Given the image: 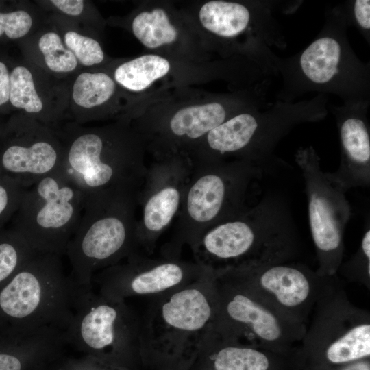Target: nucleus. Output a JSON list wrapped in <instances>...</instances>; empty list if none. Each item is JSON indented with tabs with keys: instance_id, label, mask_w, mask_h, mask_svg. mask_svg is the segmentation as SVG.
Segmentation results:
<instances>
[{
	"instance_id": "obj_36",
	"label": "nucleus",
	"mask_w": 370,
	"mask_h": 370,
	"mask_svg": "<svg viewBox=\"0 0 370 370\" xmlns=\"http://www.w3.org/2000/svg\"><path fill=\"white\" fill-rule=\"evenodd\" d=\"M10 75L6 65L0 62V106L10 99Z\"/></svg>"
},
{
	"instance_id": "obj_16",
	"label": "nucleus",
	"mask_w": 370,
	"mask_h": 370,
	"mask_svg": "<svg viewBox=\"0 0 370 370\" xmlns=\"http://www.w3.org/2000/svg\"><path fill=\"white\" fill-rule=\"evenodd\" d=\"M210 270L195 261L164 256L151 258L136 251L96 273L92 284L97 286L99 293L112 299H152L192 283Z\"/></svg>"
},
{
	"instance_id": "obj_19",
	"label": "nucleus",
	"mask_w": 370,
	"mask_h": 370,
	"mask_svg": "<svg viewBox=\"0 0 370 370\" xmlns=\"http://www.w3.org/2000/svg\"><path fill=\"white\" fill-rule=\"evenodd\" d=\"M14 130L0 147L1 174L25 188L63 170L64 149L58 134L30 118Z\"/></svg>"
},
{
	"instance_id": "obj_23",
	"label": "nucleus",
	"mask_w": 370,
	"mask_h": 370,
	"mask_svg": "<svg viewBox=\"0 0 370 370\" xmlns=\"http://www.w3.org/2000/svg\"><path fill=\"white\" fill-rule=\"evenodd\" d=\"M131 29L147 49L171 48L180 42L182 30L169 9L153 6L143 9L133 18Z\"/></svg>"
},
{
	"instance_id": "obj_26",
	"label": "nucleus",
	"mask_w": 370,
	"mask_h": 370,
	"mask_svg": "<svg viewBox=\"0 0 370 370\" xmlns=\"http://www.w3.org/2000/svg\"><path fill=\"white\" fill-rule=\"evenodd\" d=\"M36 253L13 229L0 230V284L8 282Z\"/></svg>"
},
{
	"instance_id": "obj_34",
	"label": "nucleus",
	"mask_w": 370,
	"mask_h": 370,
	"mask_svg": "<svg viewBox=\"0 0 370 370\" xmlns=\"http://www.w3.org/2000/svg\"><path fill=\"white\" fill-rule=\"evenodd\" d=\"M44 370H125L99 362L91 358L62 356L47 366Z\"/></svg>"
},
{
	"instance_id": "obj_3",
	"label": "nucleus",
	"mask_w": 370,
	"mask_h": 370,
	"mask_svg": "<svg viewBox=\"0 0 370 370\" xmlns=\"http://www.w3.org/2000/svg\"><path fill=\"white\" fill-rule=\"evenodd\" d=\"M58 136L64 149L62 171L84 194L138 195L147 166L145 143L136 127L70 126Z\"/></svg>"
},
{
	"instance_id": "obj_7",
	"label": "nucleus",
	"mask_w": 370,
	"mask_h": 370,
	"mask_svg": "<svg viewBox=\"0 0 370 370\" xmlns=\"http://www.w3.org/2000/svg\"><path fill=\"white\" fill-rule=\"evenodd\" d=\"M191 170L174 231L162 255L180 258L206 230L232 218L247 207L245 197L259 167L245 161L190 162Z\"/></svg>"
},
{
	"instance_id": "obj_10",
	"label": "nucleus",
	"mask_w": 370,
	"mask_h": 370,
	"mask_svg": "<svg viewBox=\"0 0 370 370\" xmlns=\"http://www.w3.org/2000/svg\"><path fill=\"white\" fill-rule=\"evenodd\" d=\"M269 85L266 79L244 90L214 96L209 101L150 118L136 128L156 158H188L209 132L232 116L245 110L268 107Z\"/></svg>"
},
{
	"instance_id": "obj_17",
	"label": "nucleus",
	"mask_w": 370,
	"mask_h": 370,
	"mask_svg": "<svg viewBox=\"0 0 370 370\" xmlns=\"http://www.w3.org/2000/svg\"><path fill=\"white\" fill-rule=\"evenodd\" d=\"M188 158L174 156L156 158L147 167L137 195L136 242L138 251L151 256L157 242L177 217L190 176Z\"/></svg>"
},
{
	"instance_id": "obj_14",
	"label": "nucleus",
	"mask_w": 370,
	"mask_h": 370,
	"mask_svg": "<svg viewBox=\"0 0 370 370\" xmlns=\"http://www.w3.org/2000/svg\"><path fill=\"white\" fill-rule=\"evenodd\" d=\"M295 161L302 172L308 198L310 230L322 277L337 275L343 263V235L351 217L347 191L332 173L323 171L312 146L299 147Z\"/></svg>"
},
{
	"instance_id": "obj_32",
	"label": "nucleus",
	"mask_w": 370,
	"mask_h": 370,
	"mask_svg": "<svg viewBox=\"0 0 370 370\" xmlns=\"http://www.w3.org/2000/svg\"><path fill=\"white\" fill-rule=\"evenodd\" d=\"M25 188L0 173V230L16 213Z\"/></svg>"
},
{
	"instance_id": "obj_20",
	"label": "nucleus",
	"mask_w": 370,
	"mask_h": 370,
	"mask_svg": "<svg viewBox=\"0 0 370 370\" xmlns=\"http://www.w3.org/2000/svg\"><path fill=\"white\" fill-rule=\"evenodd\" d=\"M370 100L331 104L338 133L341 160L334 177L347 190L370 183V132L367 118Z\"/></svg>"
},
{
	"instance_id": "obj_9",
	"label": "nucleus",
	"mask_w": 370,
	"mask_h": 370,
	"mask_svg": "<svg viewBox=\"0 0 370 370\" xmlns=\"http://www.w3.org/2000/svg\"><path fill=\"white\" fill-rule=\"evenodd\" d=\"M64 339L66 345L99 362L143 370L140 318L125 300L102 295L93 287H77Z\"/></svg>"
},
{
	"instance_id": "obj_33",
	"label": "nucleus",
	"mask_w": 370,
	"mask_h": 370,
	"mask_svg": "<svg viewBox=\"0 0 370 370\" xmlns=\"http://www.w3.org/2000/svg\"><path fill=\"white\" fill-rule=\"evenodd\" d=\"M32 23V16L24 10L0 13V36L5 33L11 39L21 38L29 32Z\"/></svg>"
},
{
	"instance_id": "obj_8",
	"label": "nucleus",
	"mask_w": 370,
	"mask_h": 370,
	"mask_svg": "<svg viewBox=\"0 0 370 370\" xmlns=\"http://www.w3.org/2000/svg\"><path fill=\"white\" fill-rule=\"evenodd\" d=\"M370 358V313L354 305L336 275L317 301L292 356L293 370H326Z\"/></svg>"
},
{
	"instance_id": "obj_39",
	"label": "nucleus",
	"mask_w": 370,
	"mask_h": 370,
	"mask_svg": "<svg viewBox=\"0 0 370 370\" xmlns=\"http://www.w3.org/2000/svg\"><path fill=\"white\" fill-rule=\"evenodd\" d=\"M44 370V369H43Z\"/></svg>"
},
{
	"instance_id": "obj_18",
	"label": "nucleus",
	"mask_w": 370,
	"mask_h": 370,
	"mask_svg": "<svg viewBox=\"0 0 370 370\" xmlns=\"http://www.w3.org/2000/svg\"><path fill=\"white\" fill-rule=\"evenodd\" d=\"M275 133V122L269 110H245L209 132L188 158L190 162L241 160L259 166L269 152Z\"/></svg>"
},
{
	"instance_id": "obj_29",
	"label": "nucleus",
	"mask_w": 370,
	"mask_h": 370,
	"mask_svg": "<svg viewBox=\"0 0 370 370\" xmlns=\"http://www.w3.org/2000/svg\"><path fill=\"white\" fill-rule=\"evenodd\" d=\"M338 273L350 282L370 289V229L365 232L355 254L346 263L340 266Z\"/></svg>"
},
{
	"instance_id": "obj_13",
	"label": "nucleus",
	"mask_w": 370,
	"mask_h": 370,
	"mask_svg": "<svg viewBox=\"0 0 370 370\" xmlns=\"http://www.w3.org/2000/svg\"><path fill=\"white\" fill-rule=\"evenodd\" d=\"M301 3L279 1L211 0L204 3L197 12V20L217 49L226 56L247 57L257 64L262 49L245 45L263 42L269 47H286L282 30L273 12L280 8L288 12Z\"/></svg>"
},
{
	"instance_id": "obj_1",
	"label": "nucleus",
	"mask_w": 370,
	"mask_h": 370,
	"mask_svg": "<svg viewBox=\"0 0 370 370\" xmlns=\"http://www.w3.org/2000/svg\"><path fill=\"white\" fill-rule=\"evenodd\" d=\"M324 17L318 34L299 52L281 58L270 51L271 74L282 79L277 101L295 102L310 92L333 94L343 103L370 100V64L350 45L338 5L326 8Z\"/></svg>"
},
{
	"instance_id": "obj_15",
	"label": "nucleus",
	"mask_w": 370,
	"mask_h": 370,
	"mask_svg": "<svg viewBox=\"0 0 370 370\" xmlns=\"http://www.w3.org/2000/svg\"><path fill=\"white\" fill-rule=\"evenodd\" d=\"M247 286L291 321L307 326L329 278L293 260L214 271Z\"/></svg>"
},
{
	"instance_id": "obj_5",
	"label": "nucleus",
	"mask_w": 370,
	"mask_h": 370,
	"mask_svg": "<svg viewBox=\"0 0 370 370\" xmlns=\"http://www.w3.org/2000/svg\"><path fill=\"white\" fill-rule=\"evenodd\" d=\"M77 286L64 273L61 256L36 253L0 291V313L10 319L14 338L65 332Z\"/></svg>"
},
{
	"instance_id": "obj_12",
	"label": "nucleus",
	"mask_w": 370,
	"mask_h": 370,
	"mask_svg": "<svg viewBox=\"0 0 370 370\" xmlns=\"http://www.w3.org/2000/svg\"><path fill=\"white\" fill-rule=\"evenodd\" d=\"M214 273L216 327L241 342L292 358L306 326L291 321L243 284Z\"/></svg>"
},
{
	"instance_id": "obj_24",
	"label": "nucleus",
	"mask_w": 370,
	"mask_h": 370,
	"mask_svg": "<svg viewBox=\"0 0 370 370\" xmlns=\"http://www.w3.org/2000/svg\"><path fill=\"white\" fill-rule=\"evenodd\" d=\"M170 60L158 53L144 54L119 64L113 79L126 90L143 92L171 71Z\"/></svg>"
},
{
	"instance_id": "obj_6",
	"label": "nucleus",
	"mask_w": 370,
	"mask_h": 370,
	"mask_svg": "<svg viewBox=\"0 0 370 370\" xmlns=\"http://www.w3.org/2000/svg\"><path fill=\"white\" fill-rule=\"evenodd\" d=\"M136 199L123 193L85 194L81 219L65 254L77 286L92 287L96 273L138 251Z\"/></svg>"
},
{
	"instance_id": "obj_4",
	"label": "nucleus",
	"mask_w": 370,
	"mask_h": 370,
	"mask_svg": "<svg viewBox=\"0 0 370 370\" xmlns=\"http://www.w3.org/2000/svg\"><path fill=\"white\" fill-rule=\"evenodd\" d=\"M213 271L293 260L296 238L274 206L260 203L204 231L189 246Z\"/></svg>"
},
{
	"instance_id": "obj_30",
	"label": "nucleus",
	"mask_w": 370,
	"mask_h": 370,
	"mask_svg": "<svg viewBox=\"0 0 370 370\" xmlns=\"http://www.w3.org/2000/svg\"><path fill=\"white\" fill-rule=\"evenodd\" d=\"M65 47L75 56L81 64L90 66L101 63L103 51L97 40L75 31H68L64 36Z\"/></svg>"
},
{
	"instance_id": "obj_28",
	"label": "nucleus",
	"mask_w": 370,
	"mask_h": 370,
	"mask_svg": "<svg viewBox=\"0 0 370 370\" xmlns=\"http://www.w3.org/2000/svg\"><path fill=\"white\" fill-rule=\"evenodd\" d=\"M38 47L47 68L54 73H65L74 71L78 62L74 54L63 44L60 36L48 32L39 38Z\"/></svg>"
},
{
	"instance_id": "obj_37",
	"label": "nucleus",
	"mask_w": 370,
	"mask_h": 370,
	"mask_svg": "<svg viewBox=\"0 0 370 370\" xmlns=\"http://www.w3.org/2000/svg\"><path fill=\"white\" fill-rule=\"evenodd\" d=\"M326 370H370V358L356 360Z\"/></svg>"
},
{
	"instance_id": "obj_31",
	"label": "nucleus",
	"mask_w": 370,
	"mask_h": 370,
	"mask_svg": "<svg viewBox=\"0 0 370 370\" xmlns=\"http://www.w3.org/2000/svg\"><path fill=\"white\" fill-rule=\"evenodd\" d=\"M338 5L348 27H355L369 45L370 1L349 0Z\"/></svg>"
},
{
	"instance_id": "obj_2",
	"label": "nucleus",
	"mask_w": 370,
	"mask_h": 370,
	"mask_svg": "<svg viewBox=\"0 0 370 370\" xmlns=\"http://www.w3.org/2000/svg\"><path fill=\"white\" fill-rule=\"evenodd\" d=\"M217 314L216 278H203L151 299L140 318L143 370H188Z\"/></svg>"
},
{
	"instance_id": "obj_11",
	"label": "nucleus",
	"mask_w": 370,
	"mask_h": 370,
	"mask_svg": "<svg viewBox=\"0 0 370 370\" xmlns=\"http://www.w3.org/2000/svg\"><path fill=\"white\" fill-rule=\"evenodd\" d=\"M84 193L60 171L25 188L13 230L37 252L65 255L79 223Z\"/></svg>"
},
{
	"instance_id": "obj_38",
	"label": "nucleus",
	"mask_w": 370,
	"mask_h": 370,
	"mask_svg": "<svg viewBox=\"0 0 370 370\" xmlns=\"http://www.w3.org/2000/svg\"></svg>"
},
{
	"instance_id": "obj_35",
	"label": "nucleus",
	"mask_w": 370,
	"mask_h": 370,
	"mask_svg": "<svg viewBox=\"0 0 370 370\" xmlns=\"http://www.w3.org/2000/svg\"><path fill=\"white\" fill-rule=\"evenodd\" d=\"M51 3L63 13L73 16L80 15L84 8L82 0H52Z\"/></svg>"
},
{
	"instance_id": "obj_25",
	"label": "nucleus",
	"mask_w": 370,
	"mask_h": 370,
	"mask_svg": "<svg viewBox=\"0 0 370 370\" xmlns=\"http://www.w3.org/2000/svg\"><path fill=\"white\" fill-rule=\"evenodd\" d=\"M116 83L103 72L80 73L75 79L72 90L75 103L86 110H95L107 104L114 96Z\"/></svg>"
},
{
	"instance_id": "obj_21",
	"label": "nucleus",
	"mask_w": 370,
	"mask_h": 370,
	"mask_svg": "<svg viewBox=\"0 0 370 370\" xmlns=\"http://www.w3.org/2000/svg\"><path fill=\"white\" fill-rule=\"evenodd\" d=\"M188 370H293V365L291 358L241 342L214 323Z\"/></svg>"
},
{
	"instance_id": "obj_22",
	"label": "nucleus",
	"mask_w": 370,
	"mask_h": 370,
	"mask_svg": "<svg viewBox=\"0 0 370 370\" xmlns=\"http://www.w3.org/2000/svg\"><path fill=\"white\" fill-rule=\"evenodd\" d=\"M64 333L50 331L17 339L0 349V370H42L63 356Z\"/></svg>"
},
{
	"instance_id": "obj_27",
	"label": "nucleus",
	"mask_w": 370,
	"mask_h": 370,
	"mask_svg": "<svg viewBox=\"0 0 370 370\" xmlns=\"http://www.w3.org/2000/svg\"><path fill=\"white\" fill-rule=\"evenodd\" d=\"M10 77L9 100L12 106L29 114H40L44 104L36 90L31 71L25 66H18L13 69Z\"/></svg>"
}]
</instances>
